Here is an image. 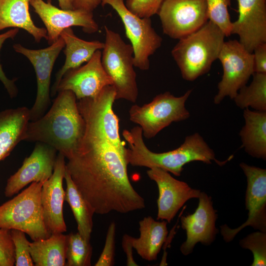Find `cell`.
Returning a JSON list of instances; mask_svg holds the SVG:
<instances>
[{"label":"cell","mask_w":266,"mask_h":266,"mask_svg":"<svg viewBox=\"0 0 266 266\" xmlns=\"http://www.w3.org/2000/svg\"><path fill=\"white\" fill-rule=\"evenodd\" d=\"M124 155L106 140L83 134L66 165L95 213L126 214L145 207L129 180Z\"/></svg>","instance_id":"6da1fadb"},{"label":"cell","mask_w":266,"mask_h":266,"mask_svg":"<svg viewBox=\"0 0 266 266\" xmlns=\"http://www.w3.org/2000/svg\"><path fill=\"white\" fill-rule=\"evenodd\" d=\"M84 121L77 99L69 90L58 92L48 111L37 120L29 121L23 140L46 144L68 159L75 151L84 132Z\"/></svg>","instance_id":"7a4b0ae2"},{"label":"cell","mask_w":266,"mask_h":266,"mask_svg":"<svg viewBox=\"0 0 266 266\" xmlns=\"http://www.w3.org/2000/svg\"><path fill=\"white\" fill-rule=\"evenodd\" d=\"M122 135L129 146L125 153L128 165L149 168L158 167L176 176H180L183 166L192 162L211 164L214 161L221 166L230 159L225 161L216 159L214 151L198 133L187 136L179 147L162 153L152 152L147 147L143 139L142 130L138 126L130 131L124 130Z\"/></svg>","instance_id":"3957f363"},{"label":"cell","mask_w":266,"mask_h":266,"mask_svg":"<svg viewBox=\"0 0 266 266\" xmlns=\"http://www.w3.org/2000/svg\"><path fill=\"white\" fill-rule=\"evenodd\" d=\"M225 36L217 26L208 20L197 31L179 39L171 55L182 78L193 81L208 72L218 58Z\"/></svg>","instance_id":"277c9868"},{"label":"cell","mask_w":266,"mask_h":266,"mask_svg":"<svg viewBox=\"0 0 266 266\" xmlns=\"http://www.w3.org/2000/svg\"><path fill=\"white\" fill-rule=\"evenodd\" d=\"M44 182H32L21 193L0 205V229L20 230L33 241L51 235L44 221L41 202Z\"/></svg>","instance_id":"5b68a950"},{"label":"cell","mask_w":266,"mask_h":266,"mask_svg":"<svg viewBox=\"0 0 266 266\" xmlns=\"http://www.w3.org/2000/svg\"><path fill=\"white\" fill-rule=\"evenodd\" d=\"M105 38L101 52L102 66L113 81L115 100L135 102L138 90L133 68V51L118 33L104 26Z\"/></svg>","instance_id":"8992f818"},{"label":"cell","mask_w":266,"mask_h":266,"mask_svg":"<svg viewBox=\"0 0 266 266\" xmlns=\"http://www.w3.org/2000/svg\"><path fill=\"white\" fill-rule=\"evenodd\" d=\"M77 105L85 123L84 133L106 140L124 155L127 148L119 135V120L113 110L115 91L104 87L95 97L77 100Z\"/></svg>","instance_id":"52a82bcc"},{"label":"cell","mask_w":266,"mask_h":266,"mask_svg":"<svg viewBox=\"0 0 266 266\" xmlns=\"http://www.w3.org/2000/svg\"><path fill=\"white\" fill-rule=\"evenodd\" d=\"M192 91L189 90L179 97L166 92L157 95L148 103L133 105L129 111L130 120L138 125L145 138H153L172 123L190 117L185 103Z\"/></svg>","instance_id":"ba28073f"},{"label":"cell","mask_w":266,"mask_h":266,"mask_svg":"<svg viewBox=\"0 0 266 266\" xmlns=\"http://www.w3.org/2000/svg\"><path fill=\"white\" fill-rule=\"evenodd\" d=\"M100 3L111 6L121 19L133 49L134 66L149 69V58L161 47L163 40L152 27L150 18H140L131 12L124 0H100Z\"/></svg>","instance_id":"9c48e42d"},{"label":"cell","mask_w":266,"mask_h":266,"mask_svg":"<svg viewBox=\"0 0 266 266\" xmlns=\"http://www.w3.org/2000/svg\"><path fill=\"white\" fill-rule=\"evenodd\" d=\"M218 59L222 64L223 74L218 84V93L214 98L216 104L226 97L233 99L254 73L253 53L236 40L225 41Z\"/></svg>","instance_id":"30bf717a"},{"label":"cell","mask_w":266,"mask_h":266,"mask_svg":"<svg viewBox=\"0 0 266 266\" xmlns=\"http://www.w3.org/2000/svg\"><path fill=\"white\" fill-rule=\"evenodd\" d=\"M157 14L164 33L179 40L208 21L206 0H165Z\"/></svg>","instance_id":"8fae6325"},{"label":"cell","mask_w":266,"mask_h":266,"mask_svg":"<svg viewBox=\"0 0 266 266\" xmlns=\"http://www.w3.org/2000/svg\"><path fill=\"white\" fill-rule=\"evenodd\" d=\"M239 166L247 179L245 196L248 218L240 226L231 229L226 224L220 226L224 240L230 242L246 227L266 233V169L242 162Z\"/></svg>","instance_id":"7c38bea8"},{"label":"cell","mask_w":266,"mask_h":266,"mask_svg":"<svg viewBox=\"0 0 266 266\" xmlns=\"http://www.w3.org/2000/svg\"><path fill=\"white\" fill-rule=\"evenodd\" d=\"M65 42L61 36L47 48L31 49L17 43L13 45L14 50L25 56L33 65L36 74L37 93L35 102L30 109V121L42 116L51 103L50 86L51 76L55 62Z\"/></svg>","instance_id":"4fadbf2b"},{"label":"cell","mask_w":266,"mask_h":266,"mask_svg":"<svg viewBox=\"0 0 266 266\" xmlns=\"http://www.w3.org/2000/svg\"><path fill=\"white\" fill-rule=\"evenodd\" d=\"M30 4L45 26L49 45L60 37L63 31L72 26L81 27L85 33L90 34L99 30L93 12L81 9H59L52 4L51 0H30Z\"/></svg>","instance_id":"5bb4252c"},{"label":"cell","mask_w":266,"mask_h":266,"mask_svg":"<svg viewBox=\"0 0 266 266\" xmlns=\"http://www.w3.org/2000/svg\"><path fill=\"white\" fill-rule=\"evenodd\" d=\"M198 199L199 204L195 212L180 218L181 227L186 233V239L180 247L184 256L192 253L198 243L205 246L211 245L219 232L216 227L217 211L213 207L212 198L201 191Z\"/></svg>","instance_id":"9a60e30c"},{"label":"cell","mask_w":266,"mask_h":266,"mask_svg":"<svg viewBox=\"0 0 266 266\" xmlns=\"http://www.w3.org/2000/svg\"><path fill=\"white\" fill-rule=\"evenodd\" d=\"M147 174L158 188V220L170 223L188 200L198 199L200 194V190L191 188L186 182L176 179L161 168H149Z\"/></svg>","instance_id":"2e32d148"},{"label":"cell","mask_w":266,"mask_h":266,"mask_svg":"<svg viewBox=\"0 0 266 266\" xmlns=\"http://www.w3.org/2000/svg\"><path fill=\"white\" fill-rule=\"evenodd\" d=\"M101 51L98 50L86 64L67 71L61 80L57 92L69 90L77 100L95 97L108 85H112L111 77L101 64Z\"/></svg>","instance_id":"e0dca14e"},{"label":"cell","mask_w":266,"mask_h":266,"mask_svg":"<svg viewBox=\"0 0 266 266\" xmlns=\"http://www.w3.org/2000/svg\"><path fill=\"white\" fill-rule=\"evenodd\" d=\"M56 152L57 150L52 147L37 142L20 168L8 179L4 190L5 196L11 197L30 183L44 182L48 179L53 172Z\"/></svg>","instance_id":"ac0fdd59"},{"label":"cell","mask_w":266,"mask_h":266,"mask_svg":"<svg viewBox=\"0 0 266 266\" xmlns=\"http://www.w3.org/2000/svg\"><path fill=\"white\" fill-rule=\"evenodd\" d=\"M65 157L59 153L57 156L51 176L43 184L41 202L45 224L51 233H63L66 231L64 219L63 207L65 191L63 181L66 171Z\"/></svg>","instance_id":"d6986e66"},{"label":"cell","mask_w":266,"mask_h":266,"mask_svg":"<svg viewBox=\"0 0 266 266\" xmlns=\"http://www.w3.org/2000/svg\"><path fill=\"white\" fill-rule=\"evenodd\" d=\"M238 17L232 23L231 34L249 52L266 43V0H237Z\"/></svg>","instance_id":"ffe728a7"},{"label":"cell","mask_w":266,"mask_h":266,"mask_svg":"<svg viewBox=\"0 0 266 266\" xmlns=\"http://www.w3.org/2000/svg\"><path fill=\"white\" fill-rule=\"evenodd\" d=\"M65 42L64 54L66 60L63 66L57 73L55 83L52 88L51 95L57 93L58 86L65 74L68 70L79 67L88 62L98 50L103 49L104 42L99 40L86 41L76 36L71 28L62 31L60 34Z\"/></svg>","instance_id":"44dd1931"},{"label":"cell","mask_w":266,"mask_h":266,"mask_svg":"<svg viewBox=\"0 0 266 266\" xmlns=\"http://www.w3.org/2000/svg\"><path fill=\"white\" fill-rule=\"evenodd\" d=\"M30 121V109L25 106L0 112V161L23 141Z\"/></svg>","instance_id":"7402d4cb"},{"label":"cell","mask_w":266,"mask_h":266,"mask_svg":"<svg viewBox=\"0 0 266 266\" xmlns=\"http://www.w3.org/2000/svg\"><path fill=\"white\" fill-rule=\"evenodd\" d=\"M167 223L165 220L156 221L151 216L139 222L140 235L133 237L132 241L133 249L143 259L149 262L157 259L167 238Z\"/></svg>","instance_id":"603a6c76"},{"label":"cell","mask_w":266,"mask_h":266,"mask_svg":"<svg viewBox=\"0 0 266 266\" xmlns=\"http://www.w3.org/2000/svg\"><path fill=\"white\" fill-rule=\"evenodd\" d=\"M30 0H0V31L8 28H20L31 34L35 42L47 39L44 28L37 27L29 12Z\"/></svg>","instance_id":"cb8c5ba5"},{"label":"cell","mask_w":266,"mask_h":266,"mask_svg":"<svg viewBox=\"0 0 266 266\" xmlns=\"http://www.w3.org/2000/svg\"><path fill=\"white\" fill-rule=\"evenodd\" d=\"M245 124L239 132L242 147L252 157L266 160V111L243 109Z\"/></svg>","instance_id":"d4e9b609"},{"label":"cell","mask_w":266,"mask_h":266,"mask_svg":"<svg viewBox=\"0 0 266 266\" xmlns=\"http://www.w3.org/2000/svg\"><path fill=\"white\" fill-rule=\"evenodd\" d=\"M67 235L52 233L47 238L30 243V253L35 266H64L66 263Z\"/></svg>","instance_id":"484cf974"},{"label":"cell","mask_w":266,"mask_h":266,"mask_svg":"<svg viewBox=\"0 0 266 266\" xmlns=\"http://www.w3.org/2000/svg\"><path fill=\"white\" fill-rule=\"evenodd\" d=\"M64 178L66 185L65 200L68 203L73 212L78 232L86 240L90 241L95 212L75 186L66 169Z\"/></svg>","instance_id":"4316f807"},{"label":"cell","mask_w":266,"mask_h":266,"mask_svg":"<svg viewBox=\"0 0 266 266\" xmlns=\"http://www.w3.org/2000/svg\"><path fill=\"white\" fill-rule=\"evenodd\" d=\"M249 86L240 88L233 99L242 109L251 107L256 111H266V73L254 72Z\"/></svg>","instance_id":"83f0119b"},{"label":"cell","mask_w":266,"mask_h":266,"mask_svg":"<svg viewBox=\"0 0 266 266\" xmlns=\"http://www.w3.org/2000/svg\"><path fill=\"white\" fill-rule=\"evenodd\" d=\"M93 248L79 233L67 235L66 266H90Z\"/></svg>","instance_id":"f1b7e54d"},{"label":"cell","mask_w":266,"mask_h":266,"mask_svg":"<svg viewBox=\"0 0 266 266\" xmlns=\"http://www.w3.org/2000/svg\"><path fill=\"white\" fill-rule=\"evenodd\" d=\"M231 0H206L208 20L217 26L226 36L231 34L232 23L228 11Z\"/></svg>","instance_id":"f546056e"},{"label":"cell","mask_w":266,"mask_h":266,"mask_svg":"<svg viewBox=\"0 0 266 266\" xmlns=\"http://www.w3.org/2000/svg\"><path fill=\"white\" fill-rule=\"evenodd\" d=\"M241 247L249 250L253 256L251 266H266V233L258 231L239 240Z\"/></svg>","instance_id":"4dcf8cb0"},{"label":"cell","mask_w":266,"mask_h":266,"mask_svg":"<svg viewBox=\"0 0 266 266\" xmlns=\"http://www.w3.org/2000/svg\"><path fill=\"white\" fill-rule=\"evenodd\" d=\"M10 234L14 247L15 265L34 266L29 251L30 242L27 240L25 233L20 230L12 229L10 230Z\"/></svg>","instance_id":"1f68e13d"},{"label":"cell","mask_w":266,"mask_h":266,"mask_svg":"<svg viewBox=\"0 0 266 266\" xmlns=\"http://www.w3.org/2000/svg\"><path fill=\"white\" fill-rule=\"evenodd\" d=\"M165 0H126L125 5L140 18H150L158 11Z\"/></svg>","instance_id":"d6a6232c"},{"label":"cell","mask_w":266,"mask_h":266,"mask_svg":"<svg viewBox=\"0 0 266 266\" xmlns=\"http://www.w3.org/2000/svg\"><path fill=\"white\" fill-rule=\"evenodd\" d=\"M116 224L112 222L109 225L103 250L95 266H112L115 264Z\"/></svg>","instance_id":"836d02e7"},{"label":"cell","mask_w":266,"mask_h":266,"mask_svg":"<svg viewBox=\"0 0 266 266\" xmlns=\"http://www.w3.org/2000/svg\"><path fill=\"white\" fill-rule=\"evenodd\" d=\"M15 263L14 247L10 230L0 229V266H13Z\"/></svg>","instance_id":"e575fe53"},{"label":"cell","mask_w":266,"mask_h":266,"mask_svg":"<svg viewBox=\"0 0 266 266\" xmlns=\"http://www.w3.org/2000/svg\"><path fill=\"white\" fill-rule=\"evenodd\" d=\"M18 28H14L9 30L6 32L0 34V51L3 43L9 38H14L19 32ZM0 81L4 85L5 89L11 98L15 97L18 92L17 89L15 84V80L9 79L4 72L1 65L0 63Z\"/></svg>","instance_id":"d590c367"},{"label":"cell","mask_w":266,"mask_h":266,"mask_svg":"<svg viewBox=\"0 0 266 266\" xmlns=\"http://www.w3.org/2000/svg\"><path fill=\"white\" fill-rule=\"evenodd\" d=\"M253 54L254 72L266 73V43L257 46Z\"/></svg>","instance_id":"8d00e7d4"},{"label":"cell","mask_w":266,"mask_h":266,"mask_svg":"<svg viewBox=\"0 0 266 266\" xmlns=\"http://www.w3.org/2000/svg\"><path fill=\"white\" fill-rule=\"evenodd\" d=\"M133 236L125 234L122 237V246L127 258L126 265L128 266H137L133 256Z\"/></svg>","instance_id":"74e56055"},{"label":"cell","mask_w":266,"mask_h":266,"mask_svg":"<svg viewBox=\"0 0 266 266\" xmlns=\"http://www.w3.org/2000/svg\"><path fill=\"white\" fill-rule=\"evenodd\" d=\"M100 3V0H75L74 8L93 12Z\"/></svg>","instance_id":"f35d334b"},{"label":"cell","mask_w":266,"mask_h":266,"mask_svg":"<svg viewBox=\"0 0 266 266\" xmlns=\"http://www.w3.org/2000/svg\"><path fill=\"white\" fill-rule=\"evenodd\" d=\"M61 9L66 10L74 9V4L75 0H58Z\"/></svg>","instance_id":"ab89813d"}]
</instances>
